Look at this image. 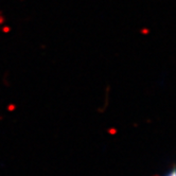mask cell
<instances>
[{"label":"cell","instance_id":"cell-1","mask_svg":"<svg viewBox=\"0 0 176 176\" xmlns=\"http://www.w3.org/2000/svg\"><path fill=\"white\" fill-rule=\"evenodd\" d=\"M165 176H175V170H174V169H172V170H171L170 172L168 173V174L165 175Z\"/></svg>","mask_w":176,"mask_h":176}]
</instances>
